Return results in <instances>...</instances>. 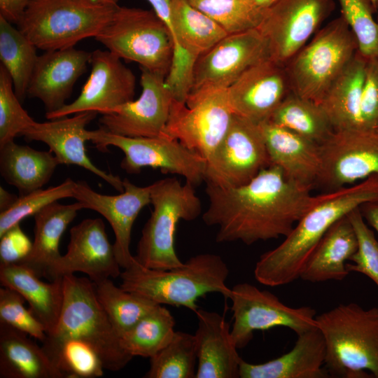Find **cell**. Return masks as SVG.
I'll list each match as a JSON object with an SVG mask.
<instances>
[{
    "label": "cell",
    "mask_w": 378,
    "mask_h": 378,
    "mask_svg": "<svg viewBox=\"0 0 378 378\" xmlns=\"http://www.w3.org/2000/svg\"><path fill=\"white\" fill-rule=\"evenodd\" d=\"M206 184L209 203L202 220L218 226V243L240 241L251 245L286 237L317 200L311 188L288 179L275 165L239 187Z\"/></svg>",
    "instance_id": "obj_1"
},
{
    "label": "cell",
    "mask_w": 378,
    "mask_h": 378,
    "mask_svg": "<svg viewBox=\"0 0 378 378\" xmlns=\"http://www.w3.org/2000/svg\"><path fill=\"white\" fill-rule=\"evenodd\" d=\"M378 202V175L360 183L317 195L316 202L278 246L257 261L254 276L271 286L300 279L302 271L328 229L339 219L368 202Z\"/></svg>",
    "instance_id": "obj_2"
},
{
    "label": "cell",
    "mask_w": 378,
    "mask_h": 378,
    "mask_svg": "<svg viewBox=\"0 0 378 378\" xmlns=\"http://www.w3.org/2000/svg\"><path fill=\"white\" fill-rule=\"evenodd\" d=\"M228 276L225 262L213 253L196 255L169 270L148 268L134 259L120 274L122 288L158 304L184 307L195 312L199 309L197 300L207 293H218L228 298Z\"/></svg>",
    "instance_id": "obj_3"
},
{
    "label": "cell",
    "mask_w": 378,
    "mask_h": 378,
    "mask_svg": "<svg viewBox=\"0 0 378 378\" xmlns=\"http://www.w3.org/2000/svg\"><path fill=\"white\" fill-rule=\"evenodd\" d=\"M330 377L378 378V307L340 304L316 316Z\"/></svg>",
    "instance_id": "obj_4"
},
{
    "label": "cell",
    "mask_w": 378,
    "mask_h": 378,
    "mask_svg": "<svg viewBox=\"0 0 378 378\" xmlns=\"http://www.w3.org/2000/svg\"><path fill=\"white\" fill-rule=\"evenodd\" d=\"M118 6L94 0H31L18 29L37 49L74 47L84 38H95Z\"/></svg>",
    "instance_id": "obj_5"
},
{
    "label": "cell",
    "mask_w": 378,
    "mask_h": 378,
    "mask_svg": "<svg viewBox=\"0 0 378 378\" xmlns=\"http://www.w3.org/2000/svg\"><path fill=\"white\" fill-rule=\"evenodd\" d=\"M194 186L176 178L158 180L150 185L153 211L139 241L135 260L141 265L157 270H169L183 262L174 248V235L180 220L197 218L202 204Z\"/></svg>",
    "instance_id": "obj_6"
},
{
    "label": "cell",
    "mask_w": 378,
    "mask_h": 378,
    "mask_svg": "<svg viewBox=\"0 0 378 378\" xmlns=\"http://www.w3.org/2000/svg\"><path fill=\"white\" fill-rule=\"evenodd\" d=\"M63 279V304L54 339L74 338L90 344L100 357L105 370L118 371L133 356L121 346L120 338L99 302L94 282L74 274Z\"/></svg>",
    "instance_id": "obj_7"
},
{
    "label": "cell",
    "mask_w": 378,
    "mask_h": 378,
    "mask_svg": "<svg viewBox=\"0 0 378 378\" xmlns=\"http://www.w3.org/2000/svg\"><path fill=\"white\" fill-rule=\"evenodd\" d=\"M357 52L356 39L342 15L332 20L286 64L293 92L320 104Z\"/></svg>",
    "instance_id": "obj_8"
},
{
    "label": "cell",
    "mask_w": 378,
    "mask_h": 378,
    "mask_svg": "<svg viewBox=\"0 0 378 378\" xmlns=\"http://www.w3.org/2000/svg\"><path fill=\"white\" fill-rule=\"evenodd\" d=\"M95 39L120 59L167 77L174 58L172 34L153 10L118 6Z\"/></svg>",
    "instance_id": "obj_9"
},
{
    "label": "cell",
    "mask_w": 378,
    "mask_h": 378,
    "mask_svg": "<svg viewBox=\"0 0 378 378\" xmlns=\"http://www.w3.org/2000/svg\"><path fill=\"white\" fill-rule=\"evenodd\" d=\"M233 115L227 88L200 89L190 92L185 102L173 99L164 134L206 160L226 134Z\"/></svg>",
    "instance_id": "obj_10"
},
{
    "label": "cell",
    "mask_w": 378,
    "mask_h": 378,
    "mask_svg": "<svg viewBox=\"0 0 378 378\" xmlns=\"http://www.w3.org/2000/svg\"><path fill=\"white\" fill-rule=\"evenodd\" d=\"M89 141L102 151L110 146L120 148L125 155L120 167L128 174H137L149 167L160 169L162 173L181 175L194 186L204 181L206 160L164 134L155 137H129L99 127L89 130Z\"/></svg>",
    "instance_id": "obj_11"
},
{
    "label": "cell",
    "mask_w": 378,
    "mask_h": 378,
    "mask_svg": "<svg viewBox=\"0 0 378 378\" xmlns=\"http://www.w3.org/2000/svg\"><path fill=\"white\" fill-rule=\"evenodd\" d=\"M228 298L234 319L231 335L237 349L248 345L255 330L286 327L298 335L317 327L313 307H288L273 293L248 283L234 286Z\"/></svg>",
    "instance_id": "obj_12"
},
{
    "label": "cell",
    "mask_w": 378,
    "mask_h": 378,
    "mask_svg": "<svg viewBox=\"0 0 378 378\" xmlns=\"http://www.w3.org/2000/svg\"><path fill=\"white\" fill-rule=\"evenodd\" d=\"M206 162V183L230 188L249 183L270 165L260 125L234 113L226 134Z\"/></svg>",
    "instance_id": "obj_13"
},
{
    "label": "cell",
    "mask_w": 378,
    "mask_h": 378,
    "mask_svg": "<svg viewBox=\"0 0 378 378\" xmlns=\"http://www.w3.org/2000/svg\"><path fill=\"white\" fill-rule=\"evenodd\" d=\"M335 8L333 0H276L257 29L267 41L270 58L286 65Z\"/></svg>",
    "instance_id": "obj_14"
},
{
    "label": "cell",
    "mask_w": 378,
    "mask_h": 378,
    "mask_svg": "<svg viewBox=\"0 0 378 378\" xmlns=\"http://www.w3.org/2000/svg\"><path fill=\"white\" fill-rule=\"evenodd\" d=\"M321 168L315 185L328 191L378 175V132L335 130L319 145Z\"/></svg>",
    "instance_id": "obj_15"
},
{
    "label": "cell",
    "mask_w": 378,
    "mask_h": 378,
    "mask_svg": "<svg viewBox=\"0 0 378 378\" xmlns=\"http://www.w3.org/2000/svg\"><path fill=\"white\" fill-rule=\"evenodd\" d=\"M270 57L267 41L257 28L227 34L196 59L190 92L227 88L250 67Z\"/></svg>",
    "instance_id": "obj_16"
},
{
    "label": "cell",
    "mask_w": 378,
    "mask_h": 378,
    "mask_svg": "<svg viewBox=\"0 0 378 378\" xmlns=\"http://www.w3.org/2000/svg\"><path fill=\"white\" fill-rule=\"evenodd\" d=\"M141 69V93L108 113L102 114L100 128L129 137H155L164 134L173 95L166 76Z\"/></svg>",
    "instance_id": "obj_17"
},
{
    "label": "cell",
    "mask_w": 378,
    "mask_h": 378,
    "mask_svg": "<svg viewBox=\"0 0 378 378\" xmlns=\"http://www.w3.org/2000/svg\"><path fill=\"white\" fill-rule=\"evenodd\" d=\"M91 71L79 96L60 109L46 113L48 120L86 111L106 113L133 100L135 76L109 50H96L90 61Z\"/></svg>",
    "instance_id": "obj_18"
},
{
    "label": "cell",
    "mask_w": 378,
    "mask_h": 378,
    "mask_svg": "<svg viewBox=\"0 0 378 378\" xmlns=\"http://www.w3.org/2000/svg\"><path fill=\"white\" fill-rule=\"evenodd\" d=\"M292 91L286 65L270 57L247 69L227 88L234 114L260 125Z\"/></svg>",
    "instance_id": "obj_19"
},
{
    "label": "cell",
    "mask_w": 378,
    "mask_h": 378,
    "mask_svg": "<svg viewBox=\"0 0 378 378\" xmlns=\"http://www.w3.org/2000/svg\"><path fill=\"white\" fill-rule=\"evenodd\" d=\"M120 267L103 220L86 218L71 227L66 254L48 269L46 278L52 281L80 272L96 282L119 276Z\"/></svg>",
    "instance_id": "obj_20"
},
{
    "label": "cell",
    "mask_w": 378,
    "mask_h": 378,
    "mask_svg": "<svg viewBox=\"0 0 378 378\" xmlns=\"http://www.w3.org/2000/svg\"><path fill=\"white\" fill-rule=\"evenodd\" d=\"M124 191L108 195L95 192L83 181L76 182L73 198L81 202L84 209L94 210L110 223L114 234L113 244L120 266L126 269L134 261L130 251L131 233L134 220L141 210L150 204V185L140 187L123 179Z\"/></svg>",
    "instance_id": "obj_21"
},
{
    "label": "cell",
    "mask_w": 378,
    "mask_h": 378,
    "mask_svg": "<svg viewBox=\"0 0 378 378\" xmlns=\"http://www.w3.org/2000/svg\"><path fill=\"white\" fill-rule=\"evenodd\" d=\"M95 111L76 113L72 117H62L50 121L38 122L22 135L29 141L46 144L59 164H76L100 177L116 190L124 191L123 180L96 167L88 158L85 147L89 141V130L85 127L97 115Z\"/></svg>",
    "instance_id": "obj_22"
},
{
    "label": "cell",
    "mask_w": 378,
    "mask_h": 378,
    "mask_svg": "<svg viewBox=\"0 0 378 378\" xmlns=\"http://www.w3.org/2000/svg\"><path fill=\"white\" fill-rule=\"evenodd\" d=\"M92 52L71 47L38 55L27 89L29 97L44 104L46 113L62 108L74 85L85 72Z\"/></svg>",
    "instance_id": "obj_23"
},
{
    "label": "cell",
    "mask_w": 378,
    "mask_h": 378,
    "mask_svg": "<svg viewBox=\"0 0 378 378\" xmlns=\"http://www.w3.org/2000/svg\"><path fill=\"white\" fill-rule=\"evenodd\" d=\"M195 333L197 357L195 378H237L242 358L230 324L217 312L198 309Z\"/></svg>",
    "instance_id": "obj_24"
},
{
    "label": "cell",
    "mask_w": 378,
    "mask_h": 378,
    "mask_svg": "<svg viewBox=\"0 0 378 378\" xmlns=\"http://www.w3.org/2000/svg\"><path fill=\"white\" fill-rule=\"evenodd\" d=\"M270 165L290 180L312 189L321 168L319 145L270 120L260 124Z\"/></svg>",
    "instance_id": "obj_25"
},
{
    "label": "cell",
    "mask_w": 378,
    "mask_h": 378,
    "mask_svg": "<svg viewBox=\"0 0 378 378\" xmlns=\"http://www.w3.org/2000/svg\"><path fill=\"white\" fill-rule=\"evenodd\" d=\"M326 347L318 327L298 335L293 349L266 363L253 364L241 360V378H328L325 368Z\"/></svg>",
    "instance_id": "obj_26"
},
{
    "label": "cell",
    "mask_w": 378,
    "mask_h": 378,
    "mask_svg": "<svg viewBox=\"0 0 378 378\" xmlns=\"http://www.w3.org/2000/svg\"><path fill=\"white\" fill-rule=\"evenodd\" d=\"M3 286L19 293L29 305V311L42 323L46 334L52 333L59 321L63 304V279L44 282L21 263H0Z\"/></svg>",
    "instance_id": "obj_27"
},
{
    "label": "cell",
    "mask_w": 378,
    "mask_h": 378,
    "mask_svg": "<svg viewBox=\"0 0 378 378\" xmlns=\"http://www.w3.org/2000/svg\"><path fill=\"white\" fill-rule=\"evenodd\" d=\"M348 214L328 229L306 262L300 279L316 283L342 281L348 276L350 272L346 262L358 248L357 237Z\"/></svg>",
    "instance_id": "obj_28"
},
{
    "label": "cell",
    "mask_w": 378,
    "mask_h": 378,
    "mask_svg": "<svg viewBox=\"0 0 378 378\" xmlns=\"http://www.w3.org/2000/svg\"><path fill=\"white\" fill-rule=\"evenodd\" d=\"M0 322L1 378H64L42 346Z\"/></svg>",
    "instance_id": "obj_29"
},
{
    "label": "cell",
    "mask_w": 378,
    "mask_h": 378,
    "mask_svg": "<svg viewBox=\"0 0 378 378\" xmlns=\"http://www.w3.org/2000/svg\"><path fill=\"white\" fill-rule=\"evenodd\" d=\"M83 204L76 202L62 204L52 202L34 216V239L28 256L20 262L38 276L46 277L48 269L61 257L59 246L61 237L69 224L75 218Z\"/></svg>",
    "instance_id": "obj_30"
},
{
    "label": "cell",
    "mask_w": 378,
    "mask_h": 378,
    "mask_svg": "<svg viewBox=\"0 0 378 378\" xmlns=\"http://www.w3.org/2000/svg\"><path fill=\"white\" fill-rule=\"evenodd\" d=\"M59 163L52 152L10 141L0 147V174L20 196L42 188Z\"/></svg>",
    "instance_id": "obj_31"
},
{
    "label": "cell",
    "mask_w": 378,
    "mask_h": 378,
    "mask_svg": "<svg viewBox=\"0 0 378 378\" xmlns=\"http://www.w3.org/2000/svg\"><path fill=\"white\" fill-rule=\"evenodd\" d=\"M171 23L174 55L183 50L195 61L228 34L222 26L187 0L172 1Z\"/></svg>",
    "instance_id": "obj_32"
},
{
    "label": "cell",
    "mask_w": 378,
    "mask_h": 378,
    "mask_svg": "<svg viewBox=\"0 0 378 378\" xmlns=\"http://www.w3.org/2000/svg\"><path fill=\"white\" fill-rule=\"evenodd\" d=\"M367 60L357 52L319 104L335 130L358 128Z\"/></svg>",
    "instance_id": "obj_33"
},
{
    "label": "cell",
    "mask_w": 378,
    "mask_h": 378,
    "mask_svg": "<svg viewBox=\"0 0 378 378\" xmlns=\"http://www.w3.org/2000/svg\"><path fill=\"white\" fill-rule=\"evenodd\" d=\"M270 122L321 145L334 132L322 106L291 92L271 115Z\"/></svg>",
    "instance_id": "obj_34"
},
{
    "label": "cell",
    "mask_w": 378,
    "mask_h": 378,
    "mask_svg": "<svg viewBox=\"0 0 378 378\" xmlns=\"http://www.w3.org/2000/svg\"><path fill=\"white\" fill-rule=\"evenodd\" d=\"M36 47L18 29L0 16V60L10 74L20 101L27 94L38 55Z\"/></svg>",
    "instance_id": "obj_35"
},
{
    "label": "cell",
    "mask_w": 378,
    "mask_h": 378,
    "mask_svg": "<svg viewBox=\"0 0 378 378\" xmlns=\"http://www.w3.org/2000/svg\"><path fill=\"white\" fill-rule=\"evenodd\" d=\"M175 319L169 310L158 305L119 337L122 349L132 356H154L172 340Z\"/></svg>",
    "instance_id": "obj_36"
},
{
    "label": "cell",
    "mask_w": 378,
    "mask_h": 378,
    "mask_svg": "<svg viewBox=\"0 0 378 378\" xmlns=\"http://www.w3.org/2000/svg\"><path fill=\"white\" fill-rule=\"evenodd\" d=\"M94 285L97 300L118 337L160 305L116 286L110 279L94 282Z\"/></svg>",
    "instance_id": "obj_37"
},
{
    "label": "cell",
    "mask_w": 378,
    "mask_h": 378,
    "mask_svg": "<svg viewBox=\"0 0 378 378\" xmlns=\"http://www.w3.org/2000/svg\"><path fill=\"white\" fill-rule=\"evenodd\" d=\"M41 346L64 377L94 378L104 374L105 369L100 357L85 342L46 336Z\"/></svg>",
    "instance_id": "obj_38"
},
{
    "label": "cell",
    "mask_w": 378,
    "mask_h": 378,
    "mask_svg": "<svg viewBox=\"0 0 378 378\" xmlns=\"http://www.w3.org/2000/svg\"><path fill=\"white\" fill-rule=\"evenodd\" d=\"M197 357L194 335L175 331L171 342L150 358L146 378H195Z\"/></svg>",
    "instance_id": "obj_39"
},
{
    "label": "cell",
    "mask_w": 378,
    "mask_h": 378,
    "mask_svg": "<svg viewBox=\"0 0 378 378\" xmlns=\"http://www.w3.org/2000/svg\"><path fill=\"white\" fill-rule=\"evenodd\" d=\"M230 34L257 28L265 10L253 0H187Z\"/></svg>",
    "instance_id": "obj_40"
},
{
    "label": "cell",
    "mask_w": 378,
    "mask_h": 378,
    "mask_svg": "<svg viewBox=\"0 0 378 378\" xmlns=\"http://www.w3.org/2000/svg\"><path fill=\"white\" fill-rule=\"evenodd\" d=\"M342 15L354 34L358 52L366 60H378V22L372 0H340Z\"/></svg>",
    "instance_id": "obj_41"
},
{
    "label": "cell",
    "mask_w": 378,
    "mask_h": 378,
    "mask_svg": "<svg viewBox=\"0 0 378 378\" xmlns=\"http://www.w3.org/2000/svg\"><path fill=\"white\" fill-rule=\"evenodd\" d=\"M76 185V182L68 178L59 185L40 188L18 197L10 208L0 213V237L47 205L63 198L73 197Z\"/></svg>",
    "instance_id": "obj_42"
},
{
    "label": "cell",
    "mask_w": 378,
    "mask_h": 378,
    "mask_svg": "<svg viewBox=\"0 0 378 378\" xmlns=\"http://www.w3.org/2000/svg\"><path fill=\"white\" fill-rule=\"evenodd\" d=\"M35 120L22 108L16 96L12 78L0 65V147L14 141L32 126Z\"/></svg>",
    "instance_id": "obj_43"
},
{
    "label": "cell",
    "mask_w": 378,
    "mask_h": 378,
    "mask_svg": "<svg viewBox=\"0 0 378 378\" xmlns=\"http://www.w3.org/2000/svg\"><path fill=\"white\" fill-rule=\"evenodd\" d=\"M348 217L357 237L358 248L349 260L354 263H346V269L367 276L378 287V241L363 219L360 207L351 211Z\"/></svg>",
    "instance_id": "obj_44"
},
{
    "label": "cell",
    "mask_w": 378,
    "mask_h": 378,
    "mask_svg": "<svg viewBox=\"0 0 378 378\" xmlns=\"http://www.w3.org/2000/svg\"><path fill=\"white\" fill-rule=\"evenodd\" d=\"M25 300L17 291L0 288V322L43 342L47 336L42 323L24 306Z\"/></svg>",
    "instance_id": "obj_45"
},
{
    "label": "cell",
    "mask_w": 378,
    "mask_h": 378,
    "mask_svg": "<svg viewBox=\"0 0 378 378\" xmlns=\"http://www.w3.org/2000/svg\"><path fill=\"white\" fill-rule=\"evenodd\" d=\"M378 126V60H367L361 96L359 129L374 130Z\"/></svg>",
    "instance_id": "obj_46"
},
{
    "label": "cell",
    "mask_w": 378,
    "mask_h": 378,
    "mask_svg": "<svg viewBox=\"0 0 378 378\" xmlns=\"http://www.w3.org/2000/svg\"><path fill=\"white\" fill-rule=\"evenodd\" d=\"M32 242L18 224L0 237V263H18L26 258Z\"/></svg>",
    "instance_id": "obj_47"
},
{
    "label": "cell",
    "mask_w": 378,
    "mask_h": 378,
    "mask_svg": "<svg viewBox=\"0 0 378 378\" xmlns=\"http://www.w3.org/2000/svg\"><path fill=\"white\" fill-rule=\"evenodd\" d=\"M31 0H0V16L16 24Z\"/></svg>",
    "instance_id": "obj_48"
},
{
    "label": "cell",
    "mask_w": 378,
    "mask_h": 378,
    "mask_svg": "<svg viewBox=\"0 0 378 378\" xmlns=\"http://www.w3.org/2000/svg\"><path fill=\"white\" fill-rule=\"evenodd\" d=\"M147 1L151 4L153 10L164 21L172 34V27L171 23V4L172 0Z\"/></svg>",
    "instance_id": "obj_49"
},
{
    "label": "cell",
    "mask_w": 378,
    "mask_h": 378,
    "mask_svg": "<svg viewBox=\"0 0 378 378\" xmlns=\"http://www.w3.org/2000/svg\"><path fill=\"white\" fill-rule=\"evenodd\" d=\"M360 211L366 223L378 233V202L365 203L360 206Z\"/></svg>",
    "instance_id": "obj_50"
},
{
    "label": "cell",
    "mask_w": 378,
    "mask_h": 378,
    "mask_svg": "<svg viewBox=\"0 0 378 378\" xmlns=\"http://www.w3.org/2000/svg\"><path fill=\"white\" fill-rule=\"evenodd\" d=\"M18 197L8 192L4 188L0 187V211L10 208L17 200Z\"/></svg>",
    "instance_id": "obj_51"
},
{
    "label": "cell",
    "mask_w": 378,
    "mask_h": 378,
    "mask_svg": "<svg viewBox=\"0 0 378 378\" xmlns=\"http://www.w3.org/2000/svg\"><path fill=\"white\" fill-rule=\"evenodd\" d=\"M253 2L260 8L265 10L276 0H253Z\"/></svg>",
    "instance_id": "obj_52"
},
{
    "label": "cell",
    "mask_w": 378,
    "mask_h": 378,
    "mask_svg": "<svg viewBox=\"0 0 378 378\" xmlns=\"http://www.w3.org/2000/svg\"><path fill=\"white\" fill-rule=\"evenodd\" d=\"M95 1L102 3L104 4L118 6V0H94Z\"/></svg>",
    "instance_id": "obj_53"
},
{
    "label": "cell",
    "mask_w": 378,
    "mask_h": 378,
    "mask_svg": "<svg viewBox=\"0 0 378 378\" xmlns=\"http://www.w3.org/2000/svg\"><path fill=\"white\" fill-rule=\"evenodd\" d=\"M375 12L377 13V21L378 22V0L376 2Z\"/></svg>",
    "instance_id": "obj_54"
},
{
    "label": "cell",
    "mask_w": 378,
    "mask_h": 378,
    "mask_svg": "<svg viewBox=\"0 0 378 378\" xmlns=\"http://www.w3.org/2000/svg\"><path fill=\"white\" fill-rule=\"evenodd\" d=\"M372 3H373V5H374V10H375V8H376V2H377V0H372Z\"/></svg>",
    "instance_id": "obj_55"
},
{
    "label": "cell",
    "mask_w": 378,
    "mask_h": 378,
    "mask_svg": "<svg viewBox=\"0 0 378 378\" xmlns=\"http://www.w3.org/2000/svg\"><path fill=\"white\" fill-rule=\"evenodd\" d=\"M375 132H378V126L376 127V129L374 130Z\"/></svg>",
    "instance_id": "obj_56"
}]
</instances>
